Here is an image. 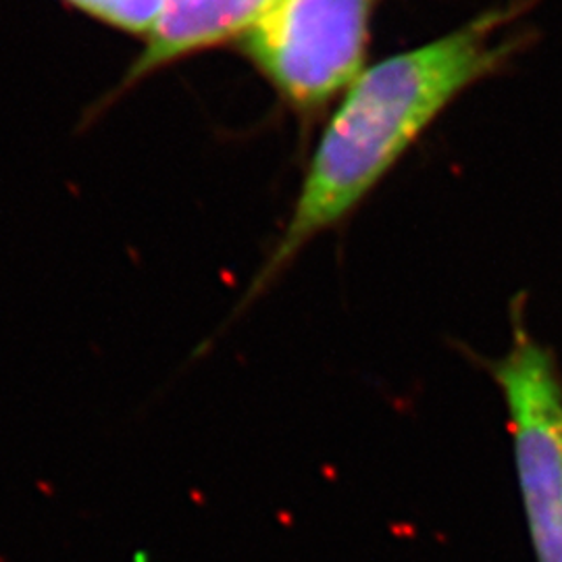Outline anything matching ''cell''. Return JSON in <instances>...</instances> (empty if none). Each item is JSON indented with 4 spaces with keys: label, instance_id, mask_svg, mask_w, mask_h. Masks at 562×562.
I'll list each match as a JSON object with an SVG mask.
<instances>
[{
    "label": "cell",
    "instance_id": "3",
    "mask_svg": "<svg viewBox=\"0 0 562 562\" xmlns=\"http://www.w3.org/2000/svg\"><path fill=\"white\" fill-rule=\"evenodd\" d=\"M373 0H276L244 50L296 109H317L362 74Z\"/></svg>",
    "mask_w": 562,
    "mask_h": 562
},
{
    "label": "cell",
    "instance_id": "1",
    "mask_svg": "<svg viewBox=\"0 0 562 562\" xmlns=\"http://www.w3.org/2000/svg\"><path fill=\"white\" fill-rule=\"evenodd\" d=\"M533 4L517 0L490 9L438 41L380 60L348 86L308 165L292 220L244 304L267 290L308 241L344 220L450 102L527 48V32L498 36Z\"/></svg>",
    "mask_w": 562,
    "mask_h": 562
},
{
    "label": "cell",
    "instance_id": "2",
    "mask_svg": "<svg viewBox=\"0 0 562 562\" xmlns=\"http://www.w3.org/2000/svg\"><path fill=\"white\" fill-rule=\"evenodd\" d=\"M506 408L515 475L536 562H562V369L525 315L510 302V341L483 361Z\"/></svg>",
    "mask_w": 562,
    "mask_h": 562
},
{
    "label": "cell",
    "instance_id": "5",
    "mask_svg": "<svg viewBox=\"0 0 562 562\" xmlns=\"http://www.w3.org/2000/svg\"><path fill=\"white\" fill-rule=\"evenodd\" d=\"M90 20L132 36H150L159 20L162 0H60Z\"/></svg>",
    "mask_w": 562,
    "mask_h": 562
},
{
    "label": "cell",
    "instance_id": "4",
    "mask_svg": "<svg viewBox=\"0 0 562 562\" xmlns=\"http://www.w3.org/2000/svg\"><path fill=\"white\" fill-rule=\"evenodd\" d=\"M276 0H162L161 15L115 94L167 65L232 38H244Z\"/></svg>",
    "mask_w": 562,
    "mask_h": 562
}]
</instances>
